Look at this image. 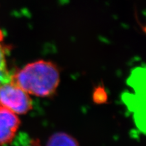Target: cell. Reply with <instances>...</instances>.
I'll return each mask as SVG.
<instances>
[{
  "label": "cell",
  "instance_id": "cell-1",
  "mask_svg": "<svg viewBox=\"0 0 146 146\" xmlns=\"http://www.w3.org/2000/svg\"><path fill=\"white\" fill-rule=\"evenodd\" d=\"M11 78L28 94L46 98L56 92L60 83V72L54 63L38 60L16 71Z\"/></svg>",
  "mask_w": 146,
  "mask_h": 146
},
{
  "label": "cell",
  "instance_id": "cell-2",
  "mask_svg": "<svg viewBox=\"0 0 146 146\" xmlns=\"http://www.w3.org/2000/svg\"><path fill=\"white\" fill-rule=\"evenodd\" d=\"M0 104L18 114H25L32 109L29 94L14 83L11 77L0 85Z\"/></svg>",
  "mask_w": 146,
  "mask_h": 146
},
{
  "label": "cell",
  "instance_id": "cell-3",
  "mask_svg": "<svg viewBox=\"0 0 146 146\" xmlns=\"http://www.w3.org/2000/svg\"><path fill=\"white\" fill-rule=\"evenodd\" d=\"M21 121L15 113L0 104V145L13 140Z\"/></svg>",
  "mask_w": 146,
  "mask_h": 146
},
{
  "label": "cell",
  "instance_id": "cell-4",
  "mask_svg": "<svg viewBox=\"0 0 146 146\" xmlns=\"http://www.w3.org/2000/svg\"><path fill=\"white\" fill-rule=\"evenodd\" d=\"M46 146H79L74 137L65 133H56L49 139Z\"/></svg>",
  "mask_w": 146,
  "mask_h": 146
},
{
  "label": "cell",
  "instance_id": "cell-5",
  "mask_svg": "<svg viewBox=\"0 0 146 146\" xmlns=\"http://www.w3.org/2000/svg\"><path fill=\"white\" fill-rule=\"evenodd\" d=\"M1 35L2 33L0 31V85L8 81L11 77V74L7 67L5 48L1 43V41L2 40Z\"/></svg>",
  "mask_w": 146,
  "mask_h": 146
},
{
  "label": "cell",
  "instance_id": "cell-6",
  "mask_svg": "<svg viewBox=\"0 0 146 146\" xmlns=\"http://www.w3.org/2000/svg\"><path fill=\"white\" fill-rule=\"evenodd\" d=\"M94 99H96V102H102L106 100V93L103 91V89H98V91L94 94Z\"/></svg>",
  "mask_w": 146,
  "mask_h": 146
},
{
  "label": "cell",
  "instance_id": "cell-7",
  "mask_svg": "<svg viewBox=\"0 0 146 146\" xmlns=\"http://www.w3.org/2000/svg\"><path fill=\"white\" fill-rule=\"evenodd\" d=\"M25 146H41V145L39 140L33 139L29 140V141L27 142V145H25Z\"/></svg>",
  "mask_w": 146,
  "mask_h": 146
}]
</instances>
